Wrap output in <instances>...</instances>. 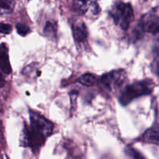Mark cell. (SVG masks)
Wrapping results in <instances>:
<instances>
[{
	"mask_svg": "<svg viewBox=\"0 0 159 159\" xmlns=\"http://www.w3.org/2000/svg\"><path fill=\"white\" fill-rule=\"evenodd\" d=\"M90 1H74L73 8L81 15H85L89 10Z\"/></svg>",
	"mask_w": 159,
	"mask_h": 159,
	"instance_id": "12",
	"label": "cell"
},
{
	"mask_svg": "<svg viewBox=\"0 0 159 159\" xmlns=\"http://www.w3.org/2000/svg\"><path fill=\"white\" fill-rule=\"evenodd\" d=\"M16 31L19 35L22 36V37L26 36L29 34L30 31V27L27 25L22 23H17L16 24Z\"/></svg>",
	"mask_w": 159,
	"mask_h": 159,
	"instance_id": "14",
	"label": "cell"
},
{
	"mask_svg": "<svg viewBox=\"0 0 159 159\" xmlns=\"http://www.w3.org/2000/svg\"><path fill=\"white\" fill-rule=\"evenodd\" d=\"M143 139L145 142L158 145L159 142L158 125L155 126V127H152V128L146 130L145 133L143 134Z\"/></svg>",
	"mask_w": 159,
	"mask_h": 159,
	"instance_id": "8",
	"label": "cell"
},
{
	"mask_svg": "<svg viewBox=\"0 0 159 159\" xmlns=\"http://www.w3.org/2000/svg\"><path fill=\"white\" fill-rule=\"evenodd\" d=\"M12 30V25L8 24V23H0V34H10Z\"/></svg>",
	"mask_w": 159,
	"mask_h": 159,
	"instance_id": "15",
	"label": "cell"
},
{
	"mask_svg": "<svg viewBox=\"0 0 159 159\" xmlns=\"http://www.w3.org/2000/svg\"><path fill=\"white\" fill-rule=\"evenodd\" d=\"M5 83H6V82H5V79L4 77H3L2 74L1 73V71H0V89L4 86Z\"/></svg>",
	"mask_w": 159,
	"mask_h": 159,
	"instance_id": "16",
	"label": "cell"
},
{
	"mask_svg": "<svg viewBox=\"0 0 159 159\" xmlns=\"http://www.w3.org/2000/svg\"><path fill=\"white\" fill-rule=\"evenodd\" d=\"M43 32L46 37L49 38H55L57 37V25L51 21L46 22Z\"/></svg>",
	"mask_w": 159,
	"mask_h": 159,
	"instance_id": "11",
	"label": "cell"
},
{
	"mask_svg": "<svg viewBox=\"0 0 159 159\" xmlns=\"http://www.w3.org/2000/svg\"><path fill=\"white\" fill-rule=\"evenodd\" d=\"M97 76L95 75L94 74H91V73H86V74H84L82 75H81L80 77L78 79L77 82L79 83H80L81 85H84V86L86 87H91L93 85H96L98 82Z\"/></svg>",
	"mask_w": 159,
	"mask_h": 159,
	"instance_id": "9",
	"label": "cell"
},
{
	"mask_svg": "<svg viewBox=\"0 0 159 159\" xmlns=\"http://www.w3.org/2000/svg\"><path fill=\"white\" fill-rule=\"evenodd\" d=\"M109 14L115 24L124 30L128 29L134 18L131 4L123 2H118L113 5L109 11Z\"/></svg>",
	"mask_w": 159,
	"mask_h": 159,
	"instance_id": "3",
	"label": "cell"
},
{
	"mask_svg": "<svg viewBox=\"0 0 159 159\" xmlns=\"http://www.w3.org/2000/svg\"><path fill=\"white\" fill-rule=\"evenodd\" d=\"M155 85L152 79H145L133 82L126 86L121 92L119 96V102L124 107H126L137 98L152 94Z\"/></svg>",
	"mask_w": 159,
	"mask_h": 159,
	"instance_id": "2",
	"label": "cell"
},
{
	"mask_svg": "<svg viewBox=\"0 0 159 159\" xmlns=\"http://www.w3.org/2000/svg\"><path fill=\"white\" fill-rule=\"evenodd\" d=\"M126 156L127 159H147L136 148L132 147H128L125 149Z\"/></svg>",
	"mask_w": 159,
	"mask_h": 159,
	"instance_id": "13",
	"label": "cell"
},
{
	"mask_svg": "<svg viewBox=\"0 0 159 159\" xmlns=\"http://www.w3.org/2000/svg\"><path fill=\"white\" fill-rule=\"evenodd\" d=\"M0 68L6 75H9L12 71L9 57V51L5 43L0 44Z\"/></svg>",
	"mask_w": 159,
	"mask_h": 159,
	"instance_id": "7",
	"label": "cell"
},
{
	"mask_svg": "<svg viewBox=\"0 0 159 159\" xmlns=\"http://www.w3.org/2000/svg\"><path fill=\"white\" fill-rule=\"evenodd\" d=\"M15 4L16 2L12 0H0V16L11 13Z\"/></svg>",
	"mask_w": 159,
	"mask_h": 159,
	"instance_id": "10",
	"label": "cell"
},
{
	"mask_svg": "<svg viewBox=\"0 0 159 159\" xmlns=\"http://www.w3.org/2000/svg\"><path fill=\"white\" fill-rule=\"evenodd\" d=\"M30 126L24 125L22 131L21 143L24 147H29L33 151L38 150L44 144L47 138L54 131V124L37 111L30 110Z\"/></svg>",
	"mask_w": 159,
	"mask_h": 159,
	"instance_id": "1",
	"label": "cell"
},
{
	"mask_svg": "<svg viewBox=\"0 0 159 159\" xmlns=\"http://www.w3.org/2000/svg\"><path fill=\"white\" fill-rule=\"evenodd\" d=\"M72 29V35L75 40L78 43H84L86 42L88 38V29L83 22L77 21L72 23L71 25Z\"/></svg>",
	"mask_w": 159,
	"mask_h": 159,
	"instance_id": "6",
	"label": "cell"
},
{
	"mask_svg": "<svg viewBox=\"0 0 159 159\" xmlns=\"http://www.w3.org/2000/svg\"><path fill=\"white\" fill-rule=\"evenodd\" d=\"M127 72L124 69L113 70V71L102 75L100 82L106 89L113 91L120 88L127 81Z\"/></svg>",
	"mask_w": 159,
	"mask_h": 159,
	"instance_id": "5",
	"label": "cell"
},
{
	"mask_svg": "<svg viewBox=\"0 0 159 159\" xmlns=\"http://www.w3.org/2000/svg\"><path fill=\"white\" fill-rule=\"evenodd\" d=\"M158 9V6H156L142 16L138 26L134 30V37L135 39L141 38L145 33H149L154 35L158 34L159 30Z\"/></svg>",
	"mask_w": 159,
	"mask_h": 159,
	"instance_id": "4",
	"label": "cell"
}]
</instances>
